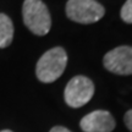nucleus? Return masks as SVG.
<instances>
[{"instance_id":"obj_5","label":"nucleus","mask_w":132,"mask_h":132,"mask_svg":"<svg viewBox=\"0 0 132 132\" xmlns=\"http://www.w3.org/2000/svg\"><path fill=\"white\" fill-rule=\"evenodd\" d=\"M105 69L115 75H132V47L121 45L114 48L104 55Z\"/></svg>"},{"instance_id":"obj_6","label":"nucleus","mask_w":132,"mask_h":132,"mask_svg":"<svg viewBox=\"0 0 132 132\" xmlns=\"http://www.w3.org/2000/svg\"><path fill=\"white\" fill-rule=\"evenodd\" d=\"M80 127L85 132H111L115 128V120L106 110H94L82 118Z\"/></svg>"},{"instance_id":"obj_9","label":"nucleus","mask_w":132,"mask_h":132,"mask_svg":"<svg viewBox=\"0 0 132 132\" xmlns=\"http://www.w3.org/2000/svg\"><path fill=\"white\" fill-rule=\"evenodd\" d=\"M123 121H125V123H126L127 128L132 132V109L131 110H128L127 113L125 114V116H123Z\"/></svg>"},{"instance_id":"obj_4","label":"nucleus","mask_w":132,"mask_h":132,"mask_svg":"<svg viewBox=\"0 0 132 132\" xmlns=\"http://www.w3.org/2000/svg\"><path fill=\"white\" fill-rule=\"evenodd\" d=\"M94 94V85L86 76H75L66 85L64 98L71 108H81L89 102Z\"/></svg>"},{"instance_id":"obj_7","label":"nucleus","mask_w":132,"mask_h":132,"mask_svg":"<svg viewBox=\"0 0 132 132\" xmlns=\"http://www.w3.org/2000/svg\"><path fill=\"white\" fill-rule=\"evenodd\" d=\"M14 38V23L5 14H0V48H7Z\"/></svg>"},{"instance_id":"obj_3","label":"nucleus","mask_w":132,"mask_h":132,"mask_svg":"<svg viewBox=\"0 0 132 132\" xmlns=\"http://www.w3.org/2000/svg\"><path fill=\"white\" fill-rule=\"evenodd\" d=\"M105 14V9L95 0H69L66 16L77 23L89 24L98 22Z\"/></svg>"},{"instance_id":"obj_8","label":"nucleus","mask_w":132,"mask_h":132,"mask_svg":"<svg viewBox=\"0 0 132 132\" xmlns=\"http://www.w3.org/2000/svg\"><path fill=\"white\" fill-rule=\"evenodd\" d=\"M121 19L126 23H132V0H127L121 9Z\"/></svg>"},{"instance_id":"obj_11","label":"nucleus","mask_w":132,"mask_h":132,"mask_svg":"<svg viewBox=\"0 0 132 132\" xmlns=\"http://www.w3.org/2000/svg\"><path fill=\"white\" fill-rule=\"evenodd\" d=\"M0 132H12V131H10V130H3V131H0Z\"/></svg>"},{"instance_id":"obj_10","label":"nucleus","mask_w":132,"mask_h":132,"mask_svg":"<svg viewBox=\"0 0 132 132\" xmlns=\"http://www.w3.org/2000/svg\"><path fill=\"white\" fill-rule=\"evenodd\" d=\"M49 132H71V131L69 128L62 127V126H55V127H53Z\"/></svg>"},{"instance_id":"obj_1","label":"nucleus","mask_w":132,"mask_h":132,"mask_svg":"<svg viewBox=\"0 0 132 132\" xmlns=\"http://www.w3.org/2000/svg\"><path fill=\"white\" fill-rule=\"evenodd\" d=\"M67 65V54L61 47L49 49L38 60L36 75L40 82L52 83L64 73Z\"/></svg>"},{"instance_id":"obj_2","label":"nucleus","mask_w":132,"mask_h":132,"mask_svg":"<svg viewBox=\"0 0 132 132\" xmlns=\"http://www.w3.org/2000/svg\"><path fill=\"white\" fill-rule=\"evenodd\" d=\"M23 23L32 33L45 36L52 27V17L42 0H24L22 6Z\"/></svg>"}]
</instances>
